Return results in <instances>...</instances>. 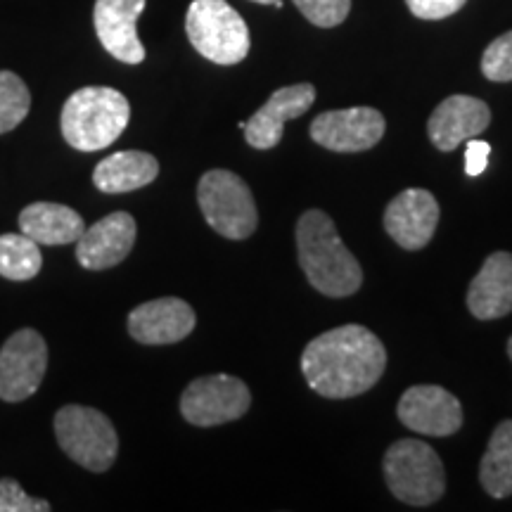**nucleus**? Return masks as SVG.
<instances>
[{
	"mask_svg": "<svg viewBox=\"0 0 512 512\" xmlns=\"http://www.w3.org/2000/svg\"><path fill=\"white\" fill-rule=\"evenodd\" d=\"M136 233V219L126 211H114L83 230L76 240V259L88 271H107L119 266L136 245Z\"/></svg>",
	"mask_w": 512,
	"mask_h": 512,
	"instance_id": "ddd939ff",
	"label": "nucleus"
},
{
	"mask_svg": "<svg viewBox=\"0 0 512 512\" xmlns=\"http://www.w3.org/2000/svg\"><path fill=\"white\" fill-rule=\"evenodd\" d=\"M489 155H491V145L486 143V140H479V138L467 140L465 174L472 176V178L484 174L486 164H489Z\"/></svg>",
	"mask_w": 512,
	"mask_h": 512,
	"instance_id": "cd10ccee",
	"label": "nucleus"
},
{
	"mask_svg": "<svg viewBox=\"0 0 512 512\" xmlns=\"http://www.w3.org/2000/svg\"><path fill=\"white\" fill-rule=\"evenodd\" d=\"M467 309L479 320H496L512 313L510 252H494L484 261L467 290Z\"/></svg>",
	"mask_w": 512,
	"mask_h": 512,
	"instance_id": "a211bd4d",
	"label": "nucleus"
},
{
	"mask_svg": "<svg viewBox=\"0 0 512 512\" xmlns=\"http://www.w3.org/2000/svg\"><path fill=\"white\" fill-rule=\"evenodd\" d=\"M508 356H510V361H512V337L508 339Z\"/></svg>",
	"mask_w": 512,
	"mask_h": 512,
	"instance_id": "c756f323",
	"label": "nucleus"
},
{
	"mask_svg": "<svg viewBox=\"0 0 512 512\" xmlns=\"http://www.w3.org/2000/svg\"><path fill=\"white\" fill-rule=\"evenodd\" d=\"M43 268L38 242L24 233L0 235V275L8 280H31Z\"/></svg>",
	"mask_w": 512,
	"mask_h": 512,
	"instance_id": "4be33fe9",
	"label": "nucleus"
},
{
	"mask_svg": "<svg viewBox=\"0 0 512 512\" xmlns=\"http://www.w3.org/2000/svg\"><path fill=\"white\" fill-rule=\"evenodd\" d=\"M384 479L389 491L408 505H432L446 491L444 465L437 451L420 439L394 441L384 453Z\"/></svg>",
	"mask_w": 512,
	"mask_h": 512,
	"instance_id": "20e7f679",
	"label": "nucleus"
},
{
	"mask_svg": "<svg viewBox=\"0 0 512 512\" xmlns=\"http://www.w3.org/2000/svg\"><path fill=\"white\" fill-rule=\"evenodd\" d=\"M252 406V394L240 377L207 375L192 380L181 396L183 418L195 427H216L240 420Z\"/></svg>",
	"mask_w": 512,
	"mask_h": 512,
	"instance_id": "6e6552de",
	"label": "nucleus"
},
{
	"mask_svg": "<svg viewBox=\"0 0 512 512\" xmlns=\"http://www.w3.org/2000/svg\"><path fill=\"white\" fill-rule=\"evenodd\" d=\"M31 110L27 83L15 72H0V136L15 131Z\"/></svg>",
	"mask_w": 512,
	"mask_h": 512,
	"instance_id": "5701e85b",
	"label": "nucleus"
},
{
	"mask_svg": "<svg viewBox=\"0 0 512 512\" xmlns=\"http://www.w3.org/2000/svg\"><path fill=\"white\" fill-rule=\"evenodd\" d=\"M48 370V344L41 332L22 328L0 349V399L19 403L34 396Z\"/></svg>",
	"mask_w": 512,
	"mask_h": 512,
	"instance_id": "1a4fd4ad",
	"label": "nucleus"
},
{
	"mask_svg": "<svg viewBox=\"0 0 512 512\" xmlns=\"http://www.w3.org/2000/svg\"><path fill=\"white\" fill-rule=\"evenodd\" d=\"M299 266L309 283L328 297H349L363 283V268L339 238L325 211H304L297 223Z\"/></svg>",
	"mask_w": 512,
	"mask_h": 512,
	"instance_id": "f03ea898",
	"label": "nucleus"
},
{
	"mask_svg": "<svg viewBox=\"0 0 512 512\" xmlns=\"http://www.w3.org/2000/svg\"><path fill=\"white\" fill-rule=\"evenodd\" d=\"M387 368V351L363 325H342L306 344L302 373L325 399H354L373 389Z\"/></svg>",
	"mask_w": 512,
	"mask_h": 512,
	"instance_id": "f257e3e1",
	"label": "nucleus"
},
{
	"mask_svg": "<svg viewBox=\"0 0 512 512\" xmlns=\"http://www.w3.org/2000/svg\"><path fill=\"white\" fill-rule=\"evenodd\" d=\"M482 74L489 81H512V31L498 36L482 55Z\"/></svg>",
	"mask_w": 512,
	"mask_h": 512,
	"instance_id": "393cba45",
	"label": "nucleus"
},
{
	"mask_svg": "<svg viewBox=\"0 0 512 512\" xmlns=\"http://www.w3.org/2000/svg\"><path fill=\"white\" fill-rule=\"evenodd\" d=\"M50 503L43 498L29 496L19 486V482L10 477L0 479V512H48Z\"/></svg>",
	"mask_w": 512,
	"mask_h": 512,
	"instance_id": "a878e982",
	"label": "nucleus"
},
{
	"mask_svg": "<svg viewBox=\"0 0 512 512\" xmlns=\"http://www.w3.org/2000/svg\"><path fill=\"white\" fill-rule=\"evenodd\" d=\"M387 121L375 107L323 112L311 121V138L332 152H366L380 143Z\"/></svg>",
	"mask_w": 512,
	"mask_h": 512,
	"instance_id": "9d476101",
	"label": "nucleus"
},
{
	"mask_svg": "<svg viewBox=\"0 0 512 512\" xmlns=\"http://www.w3.org/2000/svg\"><path fill=\"white\" fill-rule=\"evenodd\" d=\"M396 415L408 430L427 437H451L463 427V406L437 384H418L401 396Z\"/></svg>",
	"mask_w": 512,
	"mask_h": 512,
	"instance_id": "9b49d317",
	"label": "nucleus"
},
{
	"mask_svg": "<svg viewBox=\"0 0 512 512\" xmlns=\"http://www.w3.org/2000/svg\"><path fill=\"white\" fill-rule=\"evenodd\" d=\"M479 482L491 498L512 496V420L498 422L479 463Z\"/></svg>",
	"mask_w": 512,
	"mask_h": 512,
	"instance_id": "412c9836",
	"label": "nucleus"
},
{
	"mask_svg": "<svg viewBox=\"0 0 512 512\" xmlns=\"http://www.w3.org/2000/svg\"><path fill=\"white\" fill-rule=\"evenodd\" d=\"M55 437L76 465L91 472H107L119 453V437L112 420L98 408L69 403L55 413Z\"/></svg>",
	"mask_w": 512,
	"mask_h": 512,
	"instance_id": "39448f33",
	"label": "nucleus"
},
{
	"mask_svg": "<svg viewBox=\"0 0 512 512\" xmlns=\"http://www.w3.org/2000/svg\"><path fill=\"white\" fill-rule=\"evenodd\" d=\"M313 102H316V88L311 83H294V86L275 91L242 128L247 143L256 150H271L283 140L285 121L302 117L304 112H309Z\"/></svg>",
	"mask_w": 512,
	"mask_h": 512,
	"instance_id": "f3484780",
	"label": "nucleus"
},
{
	"mask_svg": "<svg viewBox=\"0 0 512 512\" xmlns=\"http://www.w3.org/2000/svg\"><path fill=\"white\" fill-rule=\"evenodd\" d=\"M159 176V162L152 155L140 150L114 152L95 166L93 183L107 195H121L145 188Z\"/></svg>",
	"mask_w": 512,
	"mask_h": 512,
	"instance_id": "aec40b11",
	"label": "nucleus"
},
{
	"mask_svg": "<svg viewBox=\"0 0 512 512\" xmlns=\"http://www.w3.org/2000/svg\"><path fill=\"white\" fill-rule=\"evenodd\" d=\"M299 12L320 29H332L349 17L351 0H294Z\"/></svg>",
	"mask_w": 512,
	"mask_h": 512,
	"instance_id": "b1692460",
	"label": "nucleus"
},
{
	"mask_svg": "<svg viewBox=\"0 0 512 512\" xmlns=\"http://www.w3.org/2000/svg\"><path fill=\"white\" fill-rule=\"evenodd\" d=\"M382 221L396 245L408 252H418L434 238V230L439 226V202L430 190H403L384 209Z\"/></svg>",
	"mask_w": 512,
	"mask_h": 512,
	"instance_id": "f8f14e48",
	"label": "nucleus"
},
{
	"mask_svg": "<svg viewBox=\"0 0 512 512\" xmlns=\"http://www.w3.org/2000/svg\"><path fill=\"white\" fill-rule=\"evenodd\" d=\"M467 0H406L408 10L418 19H446L463 8Z\"/></svg>",
	"mask_w": 512,
	"mask_h": 512,
	"instance_id": "bb28decb",
	"label": "nucleus"
},
{
	"mask_svg": "<svg viewBox=\"0 0 512 512\" xmlns=\"http://www.w3.org/2000/svg\"><path fill=\"white\" fill-rule=\"evenodd\" d=\"M143 10L145 0H95V34L114 60L126 64L145 60V48L138 38V17Z\"/></svg>",
	"mask_w": 512,
	"mask_h": 512,
	"instance_id": "4468645a",
	"label": "nucleus"
},
{
	"mask_svg": "<svg viewBox=\"0 0 512 512\" xmlns=\"http://www.w3.org/2000/svg\"><path fill=\"white\" fill-rule=\"evenodd\" d=\"M192 48L214 64H238L249 53V29L226 0H192L185 15Z\"/></svg>",
	"mask_w": 512,
	"mask_h": 512,
	"instance_id": "423d86ee",
	"label": "nucleus"
},
{
	"mask_svg": "<svg viewBox=\"0 0 512 512\" xmlns=\"http://www.w3.org/2000/svg\"><path fill=\"white\" fill-rule=\"evenodd\" d=\"M254 3H261V5H275V8H283V0H254Z\"/></svg>",
	"mask_w": 512,
	"mask_h": 512,
	"instance_id": "c85d7f7f",
	"label": "nucleus"
},
{
	"mask_svg": "<svg viewBox=\"0 0 512 512\" xmlns=\"http://www.w3.org/2000/svg\"><path fill=\"white\" fill-rule=\"evenodd\" d=\"M197 316L188 302L178 297H162L140 304L128 313V335L140 344L162 347L181 342L195 330Z\"/></svg>",
	"mask_w": 512,
	"mask_h": 512,
	"instance_id": "2eb2a0df",
	"label": "nucleus"
},
{
	"mask_svg": "<svg viewBox=\"0 0 512 512\" xmlns=\"http://www.w3.org/2000/svg\"><path fill=\"white\" fill-rule=\"evenodd\" d=\"M131 119L126 95L107 86H86L62 107V136L74 150L95 152L112 145Z\"/></svg>",
	"mask_w": 512,
	"mask_h": 512,
	"instance_id": "7ed1b4c3",
	"label": "nucleus"
},
{
	"mask_svg": "<svg viewBox=\"0 0 512 512\" xmlns=\"http://www.w3.org/2000/svg\"><path fill=\"white\" fill-rule=\"evenodd\" d=\"M19 233L38 245H72L86 230L79 211L57 202H34L19 211Z\"/></svg>",
	"mask_w": 512,
	"mask_h": 512,
	"instance_id": "6ab92c4d",
	"label": "nucleus"
},
{
	"mask_svg": "<svg viewBox=\"0 0 512 512\" xmlns=\"http://www.w3.org/2000/svg\"><path fill=\"white\" fill-rule=\"evenodd\" d=\"M489 124L491 110L484 100L472 95H451L432 112L427 133L441 152H451L460 143L482 136Z\"/></svg>",
	"mask_w": 512,
	"mask_h": 512,
	"instance_id": "dca6fc26",
	"label": "nucleus"
},
{
	"mask_svg": "<svg viewBox=\"0 0 512 512\" xmlns=\"http://www.w3.org/2000/svg\"><path fill=\"white\" fill-rule=\"evenodd\" d=\"M197 202L209 226L228 240H245L259 226L252 190L233 171H207L197 185Z\"/></svg>",
	"mask_w": 512,
	"mask_h": 512,
	"instance_id": "0eeeda50",
	"label": "nucleus"
}]
</instances>
